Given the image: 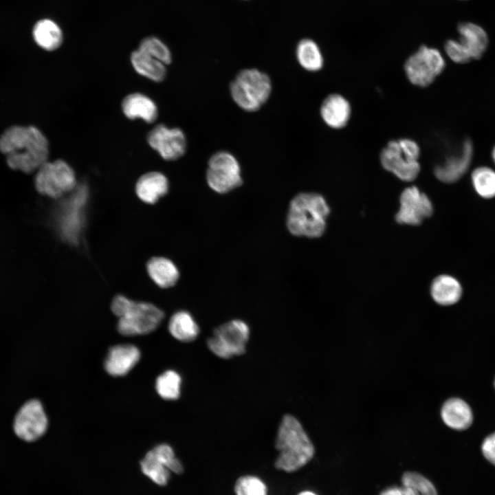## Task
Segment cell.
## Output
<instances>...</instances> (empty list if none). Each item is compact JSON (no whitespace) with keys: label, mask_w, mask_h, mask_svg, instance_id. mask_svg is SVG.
Wrapping results in <instances>:
<instances>
[{"label":"cell","mask_w":495,"mask_h":495,"mask_svg":"<svg viewBox=\"0 0 495 495\" xmlns=\"http://www.w3.org/2000/svg\"><path fill=\"white\" fill-rule=\"evenodd\" d=\"M0 151L10 168L31 173L48 160L49 143L37 127L14 125L0 135Z\"/></svg>","instance_id":"obj_1"},{"label":"cell","mask_w":495,"mask_h":495,"mask_svg":"<svg viewBox=\"0 0 495 495\" xmlns=\"http://www.w3.org/2000/svg\"><path fill=\"white\" fill-rule=\"evenodd\" d=\"M379 495H404L401 486L393 485L383 490Z\"/></svg>","instance_id":"obj_36"},{"label":"cell","mask_w":495,"mask_h":495,"mask_svg":"<svg viewBox=\"0 0 495 495\" xmlns=\"http://www.w3.org/2000/svg\"><path fill=\"white\" fill-rule=\"evenodd\" d=\"M471 181L476 192L481 197L490 199L495 197V170L488 166H479L473 170Z\"/></svg>","instance_id":"obj_30"},{"label":"cell","mask_w":495,"mask_h":495,"mask_svg":"<svg viewBox=\"0 0 495 495\" xmlns=\"http://www.w3.org/2000/svg\"><path fill=\"white\" fill-rule=\"evenodd\" d=\"M48 419L41 402L36 399L27 401L17 411L13 421L15 434L27 442L40 439L46 432Z\"/></svg>","instance_id":"obj_13"},{"label":"cell","mask_w":495,"mask_h":495,"mask_svg":"<svg viewBox=\"0 0 495 495\" xmlns=\"http://www.w3.org/2000/svg\"><path fill=\"white\" fill-rule=\"evenodd\" d=\"M140 351L132 344H119L111 347L104 360V368L111 375L123 376L138 362Z\"/></svg>","instance_id":"obj_17"},{"label":"cell","mask_w":495,"mask_h":495,"mask_svg":"<svg viewBox=\"0 0 495 495\" xmlns=\"http://www.w3.org/2000/svg\"><path fill=\"white\" fill-rule=\"evenodd\" d=\"M441 417L447 426L457 430L467 429L473 421L470 406L457 397L450 398L444 402L441 409Z\"/></svg>","instance_id":"obj_20"},{"label":"cell","mask_w":495,"mask_h":495,"mask_svg":"<svg viewBox=\"0 0 495 495\" xmlns=\"http://www.w3.org/2000/svg\"><path fill=\"white\" fill-rule=\"evenodd\" d=\"M494 386H495V380H494Z\"/></svg>","instance_id":"obj_39"},{"label":"cell","mask_w":495,"mask_h":495,"mask_svg":"<svg viewBox=\"0 0 495 495\" xmlns=\"http://www.w3.org/2000/svg\"><path fill=\"white\" fill-rule=\"evenodd\" d=\"M330 212L325 199L315 192H300L290 201L286 217L288 231L296 236L318 238L326 228Z\"/></svg>","instance_id":"obj_3"},{"label":"cell","mask_w":495,"mask_h":495,"mask_svg":"<svg viewBox=\"0 0 495 495\" xmlns=\"http://www.w3.org/2000/svg\"><path fill=\"white\" fill-rule=\"evenodd\" d=\"M275 448L278 454L274 466L287 473L305 466L315 454L314 446L301 423L291 415H285L279 424Z\"/></svg>","instance_id":"obj_2"},{"label":"cell","mask_w":495,"mask_h":495,"mask_svg":"<svg viewBox=\"0 0 495 495\" xmlns=\"http://www.w3.org/2000/svg\"><path fill=\"white\" fill-rule=\"evenodd\" d=\"M59 204L56 211V224L60 236L70 244H77L85 226V208L89 197L85 184H77Z\"/></svg>","instance_id":"obj_6"},{"label":"cell","mask_w":495,"mask_h":495,"mask_svg":"<svg viewBox=\"0 0 495 495\" xmlns=\"http://www.w3.org/2000/svg\"><path fill=\"white\" fill-rule=\"evenodd\" d=\"M149 146L165 160H176L182 157L187 148L186 138L179 128H168L159 124L149 131L147 136Z\"/></svg>","instance_id":"obj_14"},{"label":"cell","mask_w":495,"mask_h":495,"mask_svg":"<svg viewBox=\"0 0 495 495\" xmlns=\"http://www.w3.org/2000/svg\"><path fill=\"white\" fill-rule=\"evenodd\" d=\"M420 148L416 142L403 138L390 141L382 150L380 162L384 169L404 182L413 181L420 171Z\"/></svg>","instance_id":"obj_7"},{"label":"cell","mask_w":495,"mask_h":495,"mask_svg":"<svg viewBox=\"0 0 495 495\" xmlns=\"http://www.w3.org/2000/svg\"><path fill=\"white\" fill-rule=\"evenodd\" d=\"M111 310L119 318L118 331L127 336L153 331L164 317V312L153 304L135 302L121 295L113 298Z\"/></svg>","instance_id":"obj_4"},{"label":"cell","mask_w":495,"mask_h":495,"mask_svg":"<svg viewBox=\"0 0 495 495\" xmlns=\"http://www.w3.org/2000/svg\"><path fill=\"white\" fill-rule=\"evenodd\" d=\"M135 190L139 198L147 204H155L168 190L166 177L159 172L147 173L138 180Z\"/></svg>","instance_id":"obj_22"},{"label":"cell","mask_w":495,"mask_h":495,"mask_svg":"<svg viewBox=\"0 0 495 495\" xmlns=\"http://www.w3.org/2000/svg\"><path fill=\"white\" fill-rule=\"evenodd\" d=\"M140 465L142 472L160 485L167 484L170 472L182 474L184 470L174 450L166 443L158 445L148 452Z\"/></svg>","instance_id":"obj_12"},{"label":"cell","mask_w":495,"mask_h":495,"mask_svg":"<svg viewBox=\"0 0 495 495\" xmlns=\"http://www.w3.org/2000/svg\"><path fill=\"white\" fill-rule=\"evenodd\" d=\"M206 180L209 188L219 194H226L243 183L241 165L236 157L227 151L212 154L208 161Z\"/></svg>","instance_id":"obj_9"},{"label":"cell","mask_w":495,"mask_h":495,"mask_svg":"<svg viewBox=\"0 0 495 495\" xmlns=\"http://www.w3.org/2000/svg\"><path fill=\"white\" fill-rule=\"evenodd\" d=\"M32 35L36 43L42 49L53 51L62 44L63 32L58 25L49 19L37 21L34 25Z\"/></svg>","instance_id":"obj_24"},{"label":"cell","mask_w":495,"mask_h":495,"mask_svg":"<svg viewBox=\"0 0 495 495\" xmlns=\"http://www.w3.org/2000/svg\"><path fill=\"white\" fill-rule=\"evenodd\" d=\"M122 109L129 119L140 118L147 123L153 122L158 116L155 103L150 98L140 93H133L126 96L122 102Z\"/></svg>","instance_id":"obj_21"},{"label":"cell","mask_w":495,"mask_h":495,"mask_svg":"<svg viewBox=\"0 0 495 495\" xmlns=\"http://www.w3.org/2000/svg\"><path fill=\"white\" fill-rule=\"evenodd\" d=\"M430 294L437 303L448 306L459 300L462 295V287L455 278L443 274L433 280Z\"/></svg>","instance_id":"obj_23"},{"label":"cell","mask_w":495,"mask_h":495,"mask_svg":"<svg viewBox=\"0 0 495 495\" xmlns=\"http://www.w3.org/2000/svg\"><path fill=\"white\" fill-rule=\"evenodd\" d=\"M459 41L467 51L472 60H478L485 54L489 44L487 32L480 25L470 23L458 25Z\"/></svg>","instance_id":"obj_18"},{"label":"cell","mask_w":495,"mask_h":495,"mask_svg":"<svg viewBox=\"0 0 495 495\" xmlns=\"http://www.w3.org/2000/svg\"><path fill=\"white\" fill-rule=\"evenodd\" d=\"M320 113L327 125L333 129L345 126L351 116L348 100L338 94L329 95L321 104Z\"/></svg>","instance_id":"obj_19"},{"label":"cell","mask_w":495,"mask_h":495,"mask_svg":"<svg viewBox=\"0 0 495 495\" xmlns=\"http://www.w3.org/2000/svg\"><path fill=\"white\" fill-rule=\"evenodd\" d=\"M296 59L306 71L318 72L324 65V58L318 45L311 38H303L297 44Z\"/></svg>","instance_id":"obj_28"},{"label":"cell","mask_w":495,"mask_h":495,"mask_svg":"<svg viewBox=\"0 0 495 495\" xmlns=\"http://www.w3.org/2000/svg\"><path fill=\"white\" fill-rule=\"evenodd\" d=\"M250 328L243 320L234 319L216 327L207 340L209 350L216 356L229 359L245 352Z\"/></svg>","instance_id":"obj_8"},{"label":"cell","mask_w":495,"mask_h":495,"mask_svg":"<svg viewBox=\"0 0 495 495\" xmlns=\"http://www.w3.org/2000/svg\"><path fill=\"white\" fill-rule=\"evenodd\" d=\"M401 483L404 495H438L434 484L419 472H405Z\"/></svg>","instance_id":"obj_29"},{"label":"cell","mask_w":495,"mask_h":495,"mask_svg":"<svg viewBox=\"0 0 495 495\" xmlns=\"http://www.w3.org/2000/svg\"><path fill=\"white\" fill-rule=\"evenodd\" d=\"M168 331L176 340L188 342L195 340L200 329L192 316L186 311L175 313L169 320Z\"/></svg>","instance_id":"obj_25"},{"label":"cell","mask_w":495,"mask_h":495,"mask_svg":"<svg viewBox=\"0 0 495 495\" xmlns=\"http://www.w3.org/2000/svg\"><path fill=\"white\" fill-rule=\"evenodd\" d=\"M474 155V146L470 138L464 139L456 151L446 157L434 170L435 177L444 183H454L468 170Z\"/></svg>","instance_id":"obj_16"},{"label":"cell","mask_w":495,"mask_h":495,"mask_svg":"<svg viewBox=\"0 0 495 495\" xmlns=\"http://www.w3.org/2000/svg\"><path fill=\"white\" fill-rule=\"evenodd\" d=\"M399 204L395 219L400 224L418 226L433 212L430 199L416 186L406 188L402 191Z\"/></svg>","instance_id":"obj_15"},{"label":"cell","mask_w":495,"mask_h":495,"mask_svg":"<svg viewBox=\"0 0 495 495\" xmlns=\"http://www.w3.org/2000/svg\"><path fill=\"white\" fill-rule=\"evenodd\" d=\"M230 96L235 104L247 112L260 109L268 100L272 85L270 76L256 68L237 73L230 84Z\"/></svg>","instance_id":"obj_5"},{"label":"cell","mask_w":495,"mask_h":495,"mask_svg":"<svg viewBox=\"0 0 495 495\" xmlns=\"http://www.w3.org/2000/svg\"><path fill=\"white\" fill-rule=\"evenodd\" d=\"M182 377L173 371L168 370L156 380L155 388L158 395L166 400H175L181 394Z\"/></svg>","instance_id":"obj_31"},{"label":"cell","mask_w":495,"mask_h":495,"mask_svg":"<svg viewBox=\"0 0 495 495\" xmlns=\"http://www.w3.org/2000/svg\"><path fill=\"white\" fill-rule=\"evenodd\" d=\"M147 270L153 280L160 287L173 286L178 280L179 273L175 265L164 257L152 258L147 263Z\"/></svg>","instance_id":"obj_26"},{"label":"cell","mask_w":495,"mask_h":495,"mask_svg":"<svg viewBox=\"0 0 495 495\" xmlns=\"http://www.w3.org/2000/svg\"><path fill=\"white\" fill-rule=\"evenodd\" d=\"M296 495H317L314 492L309 490L302 491Z\"/></svg>","instance_id":"obj_37"},{"label":"cell","mask_w":495,"mask_h":495,"mask_svg":"<svg viewBox=\"0 0 495 495\" xmlns=\"http://www.w3.org/2000/svg\"><path fill=\"white\" fill-rule=\"evenodd\" d=\"M131 62L139 74L151 80L160 82L166 76V65L138 49L131 54Z\"/></svg>","instance_id":"obj_27"},{"label":"cell","mask_w":495,"mask_h":495,"mask_svg":"<svg viewBox=\"0 0 495 495\" xmlns=\"http://www.w3.org/2000/svg\"><path fill=\"white\" fill-rule=\"evenodd\" d=\"M234 491L235 495H267L265 483L254 475H244L238 478Z\"/></svg>","instance_id":"obj_32"},{"label":"cell","mask_w":495,"mask_h":495,"mask_svg":"<svg viewBox=\"0 0 495 495\" xmlns=\"http://www.w3.org/2000/svg\"><path fill=\"white\" fill-rule=\"evenodd\" d=\"M445 67V59L439 50L421 45L407 58L404 71L412 84L425 87L434 82Z\"/></svg>","instance_id":"obj_11"},{"label":"cell","mask_w":495,"mask_h":495,"mask_svg":"<svg viewBox=\"0 0 495 495\" xmlns=\"http://www.w3.org/2000/svg\"><path fill=\"white\" fill-rule=\"evenodd\" d=\"M481 451L485 458L495 465V432L484 439L481 445Z\"/></svg>","instance_id":"obj_35"},{"label":"cell","mask_w":495,"mask_h":495,"mask_svg":"<svg viewBox=\"0 0 495 495\" xmlns=\"http://www.w3.org/2000/svg\"><path fill=\"white\" fill-rule=\"evenodd\" d=\"M138 50L151 56L165 65L169 64L171 60V53L168 47L160 38L149 36L144 38Z\"/></svg>","instance_id":"obj_33"},{"label":"cell","mask_w":495,"mask_h":495,"mask_svg":"<svg viewBox=\"0 0 495 495\" xmlns=\"http://www.w3.org/2000/svg\"><path fill=\"white\" fill-rule=\"evenodd\" d=\"M444 50L448 58L456 63L465 64L472 60L459 40H448Z\"/></svg>","instance_id":"obj_34"},{"label":"cell","mask_w":495,"mask_h":495,"mask_svg":"<svg viewBox=\"0 0 495 495\" xmlns=\"http://www.w3.org/2000/svg\"><path fill=\"white\" fill-rule=\"evenodd\" d=\"M491 156H492V161L494 162V163L495 164V145L492 148V150L491 152Z\"/></svg>","instance_id":"obj_38"},{"label":"cell","mask_w":495,"mask_h":495,"mask_svg":"<svg viewBox=\"0 0 495 495\" xmlns=\"http://www.w3.org/2000/svg\"><path fill=\"white\" fill-rule=\"evenodd\" d=\"M35 187L38 192L52 198H60L77 185L72 168L64 160H48L36 171Z\"/></svg>","instance_id":"obj_10"}]
</instances>
